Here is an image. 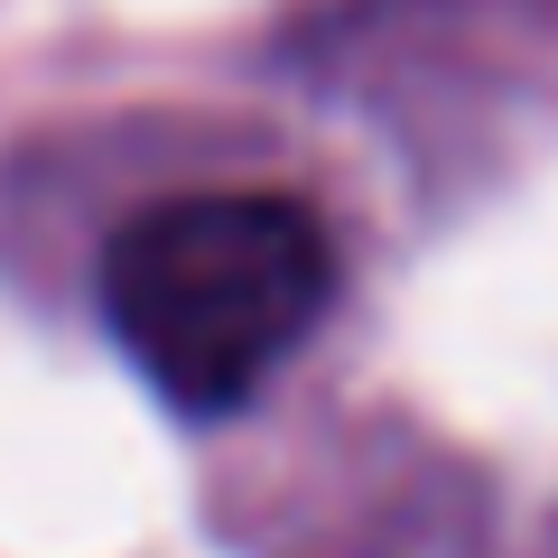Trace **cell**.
<instances>
[{"label":"cell","instance_id":"cell-1","mask_svg":"<svg viewBox=\"0 0 558 558\" xmlns=\"http://www.w3.org/2000/svg\"><path fill=\"white\" fill-rule=\"evenodd\" d=\"M326 299L336 252L299 196H178L102 242V326L186 418L242 410Z\"/></svg>","mask_w":558,"mask_h":558}]
</instances>
